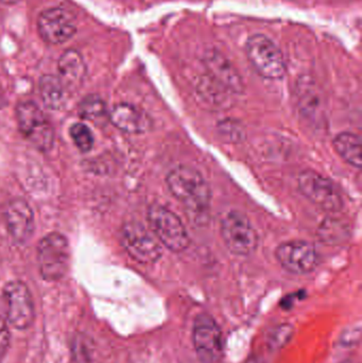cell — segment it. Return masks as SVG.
I'll return each instance as SVG.
<instances>
[{"mask_svg":"<svg viewBox=\"0 0 362 363\" xmlns=\"http://www.w3.org/2000/svg\"><path fill=\"white\" fill-rule=\"evenodd\" d=\"M172 196L189 211L204 213L212 201V190L201 172L191 166L174 168L166 178Z\"/></svg>","mask_w":362,"mask_h":363,"instance_id":"6da1fadb","label":"cell"},{"mask_svg":"<svg viewBox=\"0 0 362 363\" xmlns=\"http://www.w3.org/2000/svg\"><path fill=\"white\" fill-rule=\"evenodd\" d=\"M149 226L161 245L172 252H183L191 245L188 232L176 213L159 204L149 207Z\"/></svg>","mask_w":362,"mask_h":363,"instance_id":"7a4b0ae2","label":"cell"},{"mask_svg":"<svg viewBox=\"0 0 362 363\" xmlns=\"http://www.w3.org/2000/svg\"><path fill=\"white\" fill-rule=\"evenodd\" d=\"M249 61L261 77L278 80L286 74V62L281 49L264 34H254L247 40Z\"/></svg>","mask_w":362,"mask_h":363,"instance_id":"3957f363","label":"cell"},{"mask_svg":"<svg viewBox=\"0 0 362 363\" xmlns=\"http://www.w3.org/2000/svg\"><path fill=\"white\" fill-rule=\"evenodd\" d=\"M69 258L68 240L59 233L46 235L38 243V268L45 281H55L64 277L69 267Z\"/></svg>","mask_w":362,"mask_h":363,"instance_id":"277c9868","label":"cell"},{"mask_svg":"<svg viewBox=\"0 0 362 363\" xmlns=\"http://www.w3.org/2000/svg\"><path fill=\"white\" fill-rule=\"evenodd\" d=\"M220 232L225 247L238 256L252 254L259 245V235L246 215L231 211L223 216Z\"/></svg>","mask_w":362,"mask_h":363,"instance_id":"5b68a950","label":"cell"},{"mask_svg":"<svg viewBox=\"0 0 362 363\" xmlns=\"http://www.w3.org/2000/svg\"><path fill=\"white\" fill-rule=\"evenodd\" d=\"M17 123L21 134L35 148L49 151L55 142V131L44 113L31 101L21 102L17 106Z\"/></svg>","mask_w":362,"mask_h":363,"instance_id":"8992f818","label":"cell"},{"mask_svg":"<svg viewBox=\"0 0 362 363\" xmlns=\"http://www.w3.org/2000/svg\"><path fill=\"white\" fill-rule=\"evenodd\" d=\"M120 241L127 253L140 264H154L163 255L157 237L140 222L125 223L121 228Z\"/></svg>","mask_w":362,"mask_h":363,"instance_id":"52a82bcc","label":"cell"},{"mask_svg":"<svg viewBox=\"0 0 362 363\" xmlns=\"http://www.w3.org/2000/svg\"><path fill=\"white\" fill-rule=\"evenodd\" d=\"M298 185L303 196L323 211L337 213L344 207V198L337 186L319 172L314 170L301 172Z\"/></svg>","mask_w":362,"mask_h":363,"instance_id":"ba28073f","label":"cell"},{"mask_svg":"<svg viewBox=\"0 0 362 363\" xmlns=\"http://www.w3.org/2000/svg\"><path fill=\"white\" fill-rule=\"evenodd\" d=\"M193 343L202 363H217L223 355L222 333L212 315L201 313L196 318Z\"/></svg>","mask_w":362,"mask_h":363,"instance_id":"9c48e42d","label":"cell"},{"mask_svg":"<svg viewBox=\"0 0 362 363\" xmlns=\"http://www.w3.org/2000/svg\"><path fill=\"white\" fill-rule=\"evenodd\" d=\"M4 298L9 323L16 330H28L35 319L33 298L29 288L23 281H10L4 287Z\"/></svg>","mask_w":362,"mask_h":363,"instance_id":"30bf717a","label":"cell"},{"mask_svg":"<svg viewBox=\"0 0 362 363\" xmlns=\"http://www.w3.org/2000/svg\"><path fill=\"white\" fill-rule=\"evenodd\" d=\"M276 259L289 273L297 275L308 274L319 264V254L316 247L306 240H291L278 245Z\"/></svg>","mask_w":362,"mask_h":363,"instance_id":"8fae6325","label":"cell"},{"mask_svg":"<svg viewBox=\"0 0 362 363\" xmlns=\"http://www.w3.org/2000/svg\"><path fill=\"white\" fill-rule=\"evenodd\" d=\"M38 33L45 42L57 45L72 38L77 31L74 16L63 8L43 11L38 19Z\"/></svg>","mask_w":362,"mask_h":363,"instance_id":"7c38bea8","label":"cell"},{"mask_svg":"<svg viewBox=\"0 0 362 363\" xmlns=\"http://www.w3.org/2000/svg\"><path fill=\"white\" fill-rule=\"evenodd\" d=\"M204 65L210 78L225 91L242 94L244 89V81L235 66L218 50L210 49L203 57Z\"/></svg>","mask_w":362,"mask_h":363,"instance_id":"4fadbf2b","label":"cell"},{"mask_svg":"<svg viewBox=\"0 0 362 363\" xmlns=\"http://www.w3.org/2000/svg\"><path fill=\"white\" fill-rule=\"evenodd\" d=\"M6 228L16 242L23 243L33 235L34 216L31 207L23 199H15L6 206Z\"/></svg>","mask_w":362,"mask_h":363,"instance_id":"5bb4252c","label":"cell"},{"mask_svg":"<svg viewBox=\"0 0 362 363\" xmlns=\"http://www.w3.org/2000/svg\"><path fill=\"white\" fill-rule=\"evenodd\" d=\"M108 118L117 129L125 133H147L153 127L152 118L133 104H117L111 111Z\"/></svg>","mask_w":362,"mask_h":363,"instance_id":"9a60e30c","label":"cell"},{"mask_svg":"<svg viewBox=\"0 0 362 363\" xmlns=\"http://www.w3.org/2000/svg\"><path fill=\"white\" fill-rule=\"evenodd\" d=\"M60 80L63 83L67 91L77 89L82 84L86 74V66L82 55L74 50L68 49L61 55L57 64Z\"/></svg>","mask_w":362,"mask_h":363,"instance_id":"2e32d148","label":"cell"},{"mask_svg":"<svg viewBox=\"0 0 362 363\" xmlns=\"http://www.w3.org/2000/svg\"><path fill=\"white\" fill-rule=\"evenodd\" d=\"M40 94L43 102L49 110H61L67 100V89L59 77L52 74H46L40 78Z\"/></svg>","mask_w":362,"mask_h":363,"instance_id":"e0dca14e","label":"cell"},{"mask_svg":"<svg viewBox=\"0 0 362 363\" xmlns=\"http://www.w3.org/2000/svg\"><path fill=\"white\" fill-rule=\"evenodd\" d=\"M334 148L349 165L361 169L362 166L361 136L351 132H342L334 140Z\"/></svg>","mask_w":362,"mask_h":363,"instance_id":"ac0fdd59","label":"cell"},{"mask_svg":"<svg viewBox=\"0 0 362 363\" xmlns=\"http://www.w3.org/2000/svg\"><path fill=\"white\" fill-rule=\"evenodd\" d=\"M81 118L93 123H101L108 117L106 102L98 95H89L83 98L78 106Z\"/></svg>","mask_w":362,"mask_h":363,"instance_id":"d6986e66","label":"cell"},{"mask_svg":"<svg viewBox=\"0 0 362 363\" xmlns=\"http://www.w3.org/2000/svg\"><path fill=\"white\" fill-rule=\"evenodd\" d=\"M299 99L301 104V110L306 116L312 117V115H316L317 112H320V97L316 89H314L312 83L304 82L302 81L299 86Z\"/></svg>","mask_w":362,"mask_h":363,"instance_id":"ffe728a7","label":"cell"},{"mask_svg":"<svg viewBox=\"0 0 362 363\" xmlns=\"http://www.w3.org/2000/svg\"><path fill=\"white\" fill-rule=\"evenodd\" d=\"M295 334L293 324L283 323L276 326L268 337V347L271 351H278L288 345Z\"/></svg>","mask_w":362,"mask_h":363,"instance_id":"44dd1931","label":"cell"},{"mask_svg":"<svg viewBox=\"0 0 362 363\" xmlns=\"http://www.w3.org/2000/svg\"><path fill=\"white\" fill-rule=\"evenodd\" d=\"M70 138L77 148L82 152H89L94 146V136L89 127L83 123H74L69 130Z\"/></svg>","mask_w":362,"mask_h":363,"instance_id":"7402d4cb","label":"cell"},{"mask_svg":"<svg viewBox=\"0 0 362 363\" xmlns=\"http://www.w3.org/2000/svg\"><path fill=\"white\" fill-rule=\"evenodd\" d=\"M219 130H220L221 135H223V138H227V140L237 142L242 136V129H239L238 123H234V121H225L219 125Z\"/></svg>","mask_w":362,"mask_h":363,"instance_id":"603a6c76","label":"cell"},{"mask_svg":"<svg viewBox=\"0 0 362 363\" xmlns=\"http://www.w3.org/2000/svg\"><path fill=\"white\" fill-rule=\"evenodd\" d=\"M361 326H353L344 330L339 339V345L344 347H355L361 341Z\"/></svg>","mask_w":362,"mask_h":363,"instance_id":"cb8c5ba5","label":"cell"},{"mask_svg":"<svg viewBox=\"0 0 362 363\" xmlns=\"http://www.w3.org/2000/svg\"><path fill=\"white\" fill-rule=\"evenodd\" d=\"M9 343H10V330H9L8 324L0 318V354L4 353L8 349Z\"/></svg>","mask_w":362,"mask_h":363,"instance_id":"d4e9b609","label":"cell"},{"mask_svg":"<svg viewBox=\"0 0 362 363\" xmlns=\"http://www.w3.org/2000/svg\"><path fill=\"white\" fill-rule=\"evenodd\" d=\"M247 363H263L261 362V360L257 359V358H251L249 362H247Z\"/></svg>","mask_w":362,"mask_h":363,"instance_id":"484cf974","label":"cell"},{"mask_svg":"<svg viewBox=\"0 0 362 363\" xmlns=\"http://www.w3.org/2000/svg\"><path fill=\"white\" fill-rule=\"evenodd\" d=\"M1 1H4V4H15V2L19 1V0H1Z\"/></svg>","mask_w":362,"mask_h":363,"instance_id":"4316f807","label":"cell"},{"mask_svg":"<svg viewBox=\"0 0 362 363\" xmlns=\"http://www.w3.org/2000/svg\"><path fill=\"white\" fill-rule=\"evenodd\" d=\"M341 363H352L351 362H341Z\"/></svg>","mask_w":362,"mask_h":363,"instance_id":"83f0119b","label":"cell"}]
</instances>
